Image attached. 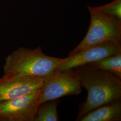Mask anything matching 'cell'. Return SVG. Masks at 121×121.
<instances>
[{"mask_svg": "<svg viewBox=\"0 0 121 121\" xmlns=\"http://www.w3.org/2000/svg\"><path fill=\"white\" fill-rule=\"evenodd\" d=\"M90 24L81 42L69 52L73 55L92 45L107 42L121 41V20L108 16L95 7L88 6Z\"/></svg>", "mask_w": 121, "mask_h": 121, "instance_id": "cell-3", "label": "cell"}, {"mask_svg": "<svg viewBox=\"0 0 121 121\" xmlns=\"http://www.w3.org/2000/svg\"><path fill=\"white\" fill-rule=\"evenodd\" d=\"M119 53H121V42H107L96 44L64 58L57 65L55 71L73 69Z\"/></svg>", "mask_w": 121, "mask_h": 121, "instance_id": "cell-6", "label": "cell"}, {"mask_svg": "<svg viewBox=\"0 0 121 121\" xmlns=\"http://www.w3.org/2000/svg\"><path fill=\"white\" fill-rule=\"evenodd\" d=\"M95 69L107 71L121 79V53L86 64Z\"/></svg>", "mask_w": 121, "mask_h": 121, "instance_id": "cell-9", "label": "cell"}, {"mask_svg": "<svg viewBox=\"0 0 121 121\" xmlns=\"http://www.w3.org/2000/svg\"><path fill=\"white\" fill-rule=\"evenodd\" d=\"M81 88L79 76L74 69L56 71L43 78L39 94V103L40 104L65 96L79 95L82 91Z\"/></svg>", "mask_w": 121, "mask_h": 121, "instance_id": "cell-4", "label": "cell"}, {"mask_svg": "<svg viewBox=\"0 0 121 121\" xmlns=\"http://www.w3.org/2000/svg\"><path fill=\"white\" fill-rule=\"evenodd\" d=\"M43 78L5 74L0 78V102L39 90Z\"/></svg>", "mask_w": 121, "mask_h": 121, "instance_id": "cell-7", "label": "cell"}, {"mask_svg": "<svg viewBox=\"0 0 121 121\" xmlns=\"http://www.w3.org/2000/svg\"><path fill=\"white\" fill-rule=\"evenodd\" d=\"M80 83L87 91L86 99L78 108L76 121L101 106L121 99V79L107 71L83 65L74 68Z\"/></svg>", "mask_w": 121, "mask_h": 121, "instance_id": "cell-1", "label": "cell"}, {"mask_svg": "<svg viewBox=\"0 0 121 121\" xmlns=\"http://www.w3.org/2000/svg\"><path fill=\"white\" fill-rule=\"evenodd\" d=\"M95 8L108 16L121 20V0H114L108 4Z\"/></svg>", "mask_w": 121, "mask_h": 121, "instance_id": "cell-11", "label": "cell"}, {"mask_svg": "<svg viewBox=\"0 0 121 121\" xmlns=\"http://www.w3.org/2000/svg\"><path fill=\"white\" fill-rule=\"evenodd\" d=\"M40 89L0 102V121H34Z\"/></svg>", "mask_w": 121, "mask_h": 121, "instance_id": "cell-5", "label": "cell"}, {"mask_svg": "<svg viewBox=\"0 0 121 121\" xmlns=\"http://www.w3.org/2000/svg\"><path fill=\"white\" fill-rule=\"evenodd\" d=\"M58 99L48 100L40 104L34 121H58L59 120L57 111Z\"/></svg>", "mask_w": 121, "mask_h": 121, "instance_id": "cell-10", "label": "cell"}, {"mask_svg": "<svg viewBox=\"0 0 121 121\" xmlns=\"http://www.w3.org/2000/svg\"><path fill=\"white\" fill-rule=\"evenodd\" d=\"M121 120V102L118 101L95 108L82 117L79 121Z\"/></svg>", "mask_w": 121, "mask_h": 121, "instance_id": "cell-8", "label": "cell"}, {"mask_svg": "<svg viewBox=\"0 0 121 121\" xmlns=\"http://www.w3.org/2000/svg\"><path fill=\"white\" fill-rule=\"evenodd\" d=\"M63 59L46 55L40 47L35 49L20 47L5 58L4 74L44 78L55 72Z\"/></svg>", "mask_w": 121, "mask_h": 121, "instance_id": "cell-2", "label": "cell"}]
</instances>
